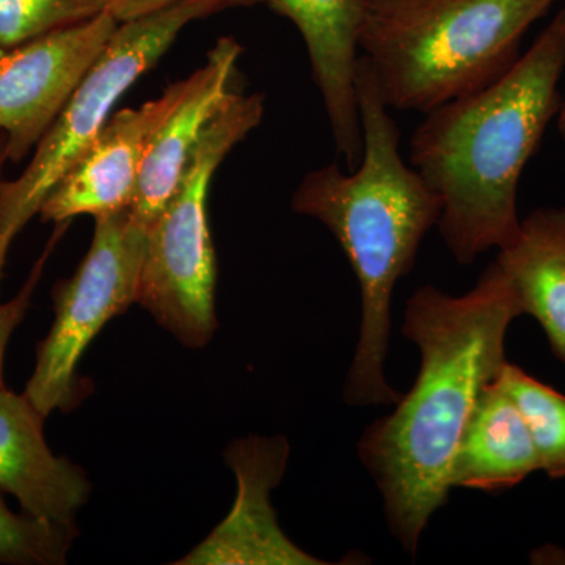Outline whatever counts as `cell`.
Returning <instances> with one entry per match:
<instances>
[{"label":"cell","instance_id":"1","mask_svg":"<svg viewBox=\"0 0 565 565\" xmlns=\"http://www.w3.org/2000/svg\"><path fill=\"white\" fill-rule=\"evenodd\" d=\"M522 315L497 262L462 296L427 285L408 299L403 334L422 352L418 377L392 414L366 427L359 457L382 494L390 531L411 555L448 500L457 445L479 394L508 363L505 334Z\"/></svg>","mask_w":565,"mask_h":565},{"label":"cell","instance_id":"2","mask_svg":"<svg viewBox=\"0 0 565 565\" xmlns=\"http://www.w3.org/2000/svg\"><path fill=\"white\" fill-rule=\"evenodd\" d=\"M565 7L500 79L424 115L408 162L441 200L444 243L468 266L519 236L520 178L561 107Z\"/></svg>","mask_w":565,"mask_h":565},{"label":"cell","instance_id":"3","mask_svg":"<svg viewBox=\"0 0 565 565\" xmlns=\"http://www.w3.org/2000/svg\"><path fill=\"white\" fill-rule=\"evenodd\" d=\"M355 84L362 161L351 173L337 163L308 173L291 204L297 214L316 218L333 234L362 292V323L345 379V403L396 405L401 394L384 374L394 286L414 269L424 237L440 218L441 200L401 156L399 128L362 55Z\"/></svg>","mask_w":565,"mask_h":565},{"label":"cell","instance_id":"4","mask_svg":"<svg viewBox=\"0 0 565 565\" xmlns=\"http://www.w3.org/2000/svg\"><path fill=\"white\" fill-rule=\"evenodd\" d=\"M557 0H360L359 51L385 106L426 115L484 90Z\"/></svg>","mask_w":565,"mask_h":565},{"label":"cell","instance_id":"5","mask_svg":"<svg viewBox=\"0 0 565 565\" xmlns=\"http://www.w3.org/2000/svg\"><path fill=\"white\" fill-rule=\"evenodd\" d=\"M263 93L230 92L185 163L177 191L148 226L136 303L185 348L202 349L217 330V259L207 223L215 170L262 125Z\"/></svg>","mask_w":565,"mask_h":565},{"label":"cell","instance_id":"6","mask_svg":"<svg viewBox=\"0 0 565 565\" xmlns=\"http://www.w3.org/2000/svg\"><path fill=\"white\" fill-rule=\"evenodd\" d=\"M233 0H181L169 9L122 22L98 61L36 145L32 161L13 181H0V280L14 237L39 214L57 182L73 169L118 99L154 68L185 25L226 9Z\"/></svg>","mask_w":565,"mask_h":565},{"label":"cell","instance_id":"7","mask_svg":"<svg viewBox=\"0 0 565 565\" xmlns=\"http://www.w3.org/2000/svg\"><path fill=\"white\" fill-rule=\"evenodd\" d=\"M90 250L73 277L52 289L54 323L36 348V362L24 394L44 418L70 412L90 394L79 362L88 345L111 319L137 299L147 226L131 210L95 218Z\"/></svg>","mask_w":565,"mask_h":565},{"label":"cell","instance_id":"8","mask_svg":"<svg viewBox=\"0 0 565 565\" xmlns=\"http://www.w3.org/2000/svg\"><path fill=\"white\" fill-rule=\"evenodd\" d=\"M120 22L107 11L81 24L0 47V131L9 161L31 154Z\"/></svg>","mask_w":565,"mask_h":565},{"label":"cell","instance_id":"9","mask_svg":"<svg viewBox=\"0 0 565 565\" xmlns=\"http://www.w3.org/2000/svg\"><path fill=\"white\" fill-rule=\"evenodd\" d=\"M188 87L189 79L174 82L139 109L111 115L90 148L44 200L41 221L71 222L85 214L96 218L131 206L151 141L180 106Z\"/></svg>","mask_w":565,"mask_h":565},{"label":"cell","instance_id":"10","mask_svg":"<svg viewBox=\"0 0 565 565\" xmlns=\"http://www.w3.org/2000/svg\"><path fill=\"white\" fill-rule=\"evenodd\" d=\"M289 444L282 435H250L226 449V463L237 479V497L230 515L177 564H326L292 544L270 504V492L288 465Z\"/></svg>","mask_w":565,"mask_h":565},{"label":"cell","instance_id":"11","mask_svg":"<svg viewBox=\"0 0 565 565\" xmlns=\"http://www.w3.org/2000/svg\"><path fill=\"white\" fill-rule=\"evenodd\" d=\"M44 422L24 393L0 388V492L17 498L32 519L77 531L90 481L81 467L51 451Z\"/></svg>","mask_w":565,"mask_h":565},{"label":"cell","instance_id":"12","mask_svg":"<svg viewBox=\"0 0 565 565\" xmlns=\"http://www.w3.org/2000/svg\"><path fill=\"white\" fill-rule=\"evenodd\" d=\"M296 25L310 58L338 154L349 170L362 161L363 136L356 96L360 0H262Z\"/></svg>","mask_w":565,"mask_h":565},{"label":"cell","instance_id":"13","mask_svg":"<svg viewBox=\"0 0 565 565\" xmlns=\"http://www.w3.org/2000/svg\"><path fill=\"white\" fill-rule=\"evenodd\" d=\"M241 54L243 46L232 36L218 40L202 68L188 77V92L180 106L156 132L129 206L134 217L147 228L172 199L203 129L232 92Z\"/></svg>","mask_w":565,"mask_h":565},{"label":"cell","instance_id":"14","mask_svg":"<svg viewBox=\"0 0 565 565\" xmlns=\"http://www.w3.org/2000/svg\"><path fill=\"white\" fill-rule=\"evenodd\" d=\"M541 470L533 438L512 397L494 381L479 394L451 465V487L511 489Z\"/></svg>","mask_w":565,"mask_h":565},{"label":"cell","instance_id":"15","mask_svg":"<svg viewBox=\"0 0 565 565\" xmlns=\"http://www.w3.org/2000/svg\"><path fill=\"white\" fill-rule=\"evenodd\" d=\"M497 263L514 286L523 315L537 319L565 362V206L539 207L522 218L514 243Z\"/></svg>","mask_w":565,"mask_h":565},{"label":"cell","instance_id":"16","mask_svg":"<svg viewBox=\"0 0 565 565\" xmlns=\"http://www.w3.org/2000/svg\"><path fill=\"white\" fill-rule=\"evenodd\" d=\"M497 382L512 397L525 419L541 470L553 479L565 478L564 394L511 363L504 364Z\"/></svg>","mask_w":565,"mask_h":565},{"label":"cell","instance_id":"17","mask_svg":"<svg viewBox=\"0 0 565 565\" xmlns=\"http://www.w3.org/2000/svg\"><path fill=\"white\" fill-rule=\"evenodd\" d=\"M104 11L103 0H0V47L81 24Z\"/></svg>","mask_w":565,"mask_h":565},{"label":"cell","instance_id":"18","mask_svg":"<svg viewBox=\"0 0 565 565\" xmlns=\"http://www.w3.org/2000/svg\"><path fill=\"white\" fill-rule=\"evenodd\" d=\"M77 531L17 514L0 497V565H61Z\"/></svg>","mask_w":565,"mask_h":565},{"label":"cell","instance_id":"19","mask_svg":"<svg viewBox=\"0 0 565 565\" xmlns=\"http://www.w3.org/2000/svg\"><path fill=\"white\" fill-rule=\"evenodd\" d=\"M71 222L55 223L54 233H52L51 239L47 241L46 248L41 253L36 263L33 264L31 274H29L28 280L22 285L21 291L9 300V302L0 303V388L6 386L3 382V360H6L7 348H9L11 334L18 329V326L24 321L25 315H28L29 308L32 305L33 292H35L36 286L41 280V275L44 273V266H46L47 259H50L52 250L55 245L62 239L66 228H68Z\"/></svg>","mask_w":565,"mask_h":565},{"label":"cell","instance_id":"20","mask_svg":"<svg viewBox=\"0 0 565 565\" xmlns=\"http://www.w3.org/2000/svg\"><path fill=\"white\" fill-rule=\"evenodd\" d=\"M181 0H103L104 10L120 22L139 20L156 11L169 9ZM236 7H253L262 0H233Z\"/></svg>","mask_w":565,"mask_h":565},{"label":"cell","instance_id":"21","mask_svg":"<svg viewBox=\"0 0 565 565\" xmlns=\"http://www.w3.org/2000/svg\"><path fill=\"white\" fill-rule=\"evenodd\" d=\"M7 145H9V141H7L6 132L0 131V174H2L3 166H6V162L9 161Z\"/></svg>","mask_w":565,"mask_h":565},{"label":"cell","instance_id":"22","mask_svg":"<svg viewBox=\"0 0 565 565\" xmlns=\"http://www.w3.org/2000/svg\"><path fill=\"white\" fill-rule=\"evenodd\" d=\"M557 129H559L561 137L565 143V99L561 102L559 111H557Z\"/></svg>","mask_w":565,"mask_h":565}]
</instances>
